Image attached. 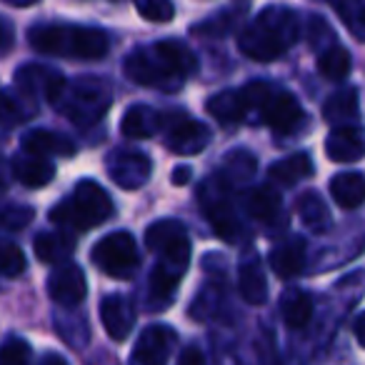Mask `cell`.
<instances>
[{"label":"cell","instance_id":"cell-1","mask_svg":"<svg viewBox=\"0 0 365 365\" xmlns=\"http://www.w3.org/2000/svg\"><path fill=\"white\" fill-rule=\"evenodd\" d=\"M123 73L143 88L175 93L198 73V61L193 51L180 41H158L128 53L123 61Z\"/></svg>","mask_w":365,"mask_h":365},{"label":"cell","instance_id":"cell-2","mask_svg":"<svg viewBox=\"0 0 365 365\" xmlns=\"http://www.w3.org/2000/svg\"><path fill=\"white\" fill-rule=\"evenodd\" d=\"M300 38V21L290 8L268 6L238 36V48L245 58L258 63H273L290 51Z\"/></svg>","mask_w":365,"mask_h":365},{"label":"cell","instance_id":"cell-3","mask_svg":"<svg viewBox=\"0 0 365 365\" xmlns=\"http://www.w3.org/2000/svg\"><path fill=\"white\" fill-rule=\"evenodd\" d=\"M33 51L56 58L101 61L110 51V38L91 26H36L28 31Z\"/></svg>","mask_w":365,"mask_h":365},{"label":"cell","instance_id":"cell-4","mask_svg":"<svg viewBox=\"0 0 365 365\" xmlns=\"http://www.w3.org/2000/svg\"><path fill=\"white\" fill-rule=\"evenodd\" d=\"M113 103V88L108 81L96 76L66 81L61 93L56 96L53 106L61 115H66L73 125L91 128L106 118Z\"/></svg>","mask_w":365,"mask_h":365},{"label":"cell","instance_id":"cell-5","mask_svg":"<svg viewBox=\"0 0 365 365\" xmlns=\"http://www.w3.org/2000/svg\"><path fill=\"white\" fill-rule=\"evenodd\" d=\"M113 215V200L96 180H81L71 198L61 200L51 210V220L61 225L63 230L73 233H86L98 228Z\"/></svg>","mask_w":365,"mask_h":365},{"label":"cell","instance_id":"cell-6","mask_svg":"<svg viewBox=\"0 0 365 365\" xmlns=\"http://www.w3.org/2000/svg\"><path fill=\"white\" fill-rule=\"evenodd\" d=\"M91 258L101 273L115 280L133 278L135 270L140 268V250H138L135 238L125 230H115L98 240Z\"/></svg>","mask_w":365,"mask_h":365},{"label":"cell","instance_id":"cell-7","mask_svg":"<svg viewBox=\"0 0 365 365\" xmlns=\"http://www.w3.org/2000/svg\"><path fill=\"white\" fill-rule=\"evenodd\" d=\"M200 203L203 213L210 220L215 235L228 243H235L240 238V218L235 213V205L230 200V185L220 175L210 178L200 188Z\"/></svg>","mask_w":365,"mask_h":365},{"label":"cell","instance_id":"cell-8","mask_svg":"<svg viewBox=\"0 0 365 365\" xmlns=\"http://www.w3.org/2000/svg\"><path fill=\"white\" fill-rule=\"evenodd\" d=\"M148 250L158 258L175 260V263H190V238L180 220H158L145 230Z\"/></svg>","mask_w":365,"mask_h":365},{"label":"cell","instance_id":"cell-9","mask_svg":"<svg viewBox=\"0 0 365 365\" xmlns=\"http://www.w3.org/2000/svg\"><path fill=\"white\" fill-rule=\"evenodd\" d=\"M258 110L260 118L270 125V130L278 133V135H290L305 120V110L300 108L298 98L288 91H273L270 88Z\"/></svg>","mask_w":365,"mask_h":365},{"label":"cell","instance_id":"cell-10","mask_svg":"<svg viewBox=\"0 0 365 365\" xmlns=\"http://www.w3.org/2000/svg\"><path fill=\"white\" fill-rule=\"evenodd\" d=\"M108 175L123 190L143 188L150 178V158L138 150H113L106 160Z\"/></svg>","mask_w":365,"mask_h":365},{"label":"cell","instance_id":"cell-11","mask_svg":"<svg viewBox=\"0 0 365 365\" xmlns=\"http://www.w3.org/2000/svg\"><path fill=\"white\" fill-rule=\"evenodd\" d=\"M188 273V265L175 263V260L158 258V265L150 273V285H148V308L153 313L170 308V303L178 295V285L180 278Z\"/></svg>","mask_w":365,"mask_h":365},{"label":"cell","instance_id":"cell-12","mask_svg":"<svg viewBox=\"0 0 365 365\" xmlns=\"http://www.w3.org/2000/svg\"><path fill=\"white\" fill-rule=\"evenodd\" d=\"M13 83H16V88L23 96L41 98V101L53 103L58 93H61V88L66 86V76L58 73L56 68L28 63V66L18 68L16 76H13Z\"/></svg>","mask_w":365,"mask_h":365},{"label":"cell","instance_id":"cell-13","mask_svg":"<svg viewBox=\"0 0 365 365\" xmlns=\"http://www.w3.org/2000/svg\"><path fill=\"white\" fill-rule=\"evenodd\" d=\"M48 293L63 308H78L88 295V280L81 265L76 263H58L48 278Z\"/></svg>","mask_w":365,"mask_h":365},{"label":"cell","instance_id":"cell-14","mask_svg":"<svg viewBox=\"0 0 365 365\" xmlns=\"http://www.w3.org/2000/svg\"><path fill=\"white\" fill-rule=\"evenodd\" d=\"M178 343V333L170 325H150L140 333L135 348L130 353L133 363L140 365H158L165 363L173 353V345Z\"/></svg>","mask_w":365,"mask_h":365},{"label":"cell","instance_id":"cell-15","mask_svg":"<svg viewBox=\"0 0 365 365\" xmlns=\"http://www.w3.org/2000/svg\"><path fill=\"white\" fill-rule=\"evenodd\" d=\"M210 128L203 125L200 120L193 118H180L175 125H170L168 130V150L175 153V155H198L208 148L210 143Z\"/></svg>","mask_w":365,"mask_h":365},{"label":"cell","instance_id":"cell-16","mask_svg":"<svg viewBox=\"0 0 365 365\" xmlns=\"http://www.w3.org/2000/svg\"><path fill=\"white\" fill-rule=\"evenodd\" d=\"M245 210L253 220L265 225H273V228H280V225H288V215L283 213V200H280V193L270 185H260V188H253L248 195H245Z\"/></svg>","mask_w":365,"mask_h":365},{"label":"cell","instance_id":"cell-17","mask_svg":"<svg viewBox=\"0 0 365 365\" xmlns=\"http://www.w3.org/2000/svg\"><path fill=\"white\" fill-rule=\"evenodd\" d=\"M135 318H138L135 308L123 295H108V298L101 300V320L106 325V333L113 340H125L133 333Z\"/></svg>","mask_w":365,"mask_h":365},{"label":"cell","instance_id":"cell-18","mask_svg":"<svg viewBox=\"0 0 365 365\" xmlns=\"http://www.w3.org/2000/svg\"><path fill=\"white\" fill-rule=\"evenodd\" d=\"M325 153L335 163H358L365 153L363 133L358 125H333L325 138Z\"/></svg>","mask_w":365,"mask_h":365},{"label":"cell","instance_id":"cell-19","mask_svg":"<svg viewBox=\"0 0 365 365\" xmlns=\"http://www.w3.org/2000/svg\"><path fill=\"white\" fill-rule=\"evenodd\" d=\"M23 153L41 158H71L76 155V145L71 138L61 135V133L43 130V128H33L21 138Z\"/></svg>","mask_w":365,"mask_h":365},{"label":"cell","instance_id":"cell-20","mask_svg":"<svg viewBox=\"0 0 365 365\" xmlns=\"http://www.w3.org/2000/svg\"><path fill=\"white\" fill-rule=\"evenodd\" d=\"M11 170H13V178H16L21 185L31 190H38V188H46L48 182L56 178V165H53L48 158H41V155H16L11 160Z\"/></svg>","mask_w":365,"mask_h":365},{"label":"cell","instance_id":"cell-21","mask_svg":"<svg viewBox=\"0 0 365 365\" xmlns=\"http://www.w3.org/2000/svg\"><path fill=\"white\" fill-rule=\"evenodd\" d=\"M270 268L283 280L298 278L305 268V240L300 235H290L270 253Z\"/></svg>","mask_w":365,"mask_h":365},{"label":"cell","instance_id":"cell-22","mask_svg":"<svg viewBox=\"0 0 365 365\" xmlns=\"http://www.w3.org/2000/svg\"><path fill=\"white\" fill-rule=\"evenodd\" d=\"M163 128V115L153 110L150 106H133L120 120V133L130 140H143V138H153Z\"/></svg>","mask_w":365,"mask_h":365},{"label":"cell","instance_id":"cell-23","mask_svg":"<svg viewBox=\"0 0 365 365\" xmlns=\"http://www.w3.org/2000/svg\"><path fill=\"white\" fill-rule=\"evenodd\" d=\"M323 118L330 125H350L360 118L358 88H343L323 103Z\"/></svg>","mask_w":365,"mask_h":365},{"label":"cell","instance_id":"cell-24","mask_svg":"<svg viewBox=\"0 0 365 365\" xmlns=\"http://www.w3.org/2000/svg\"><path fill=\"white\" fill-rule=\"evenodd\" d=\"M205 110L215 118L218 123H225V125H233V123L245 120L248 115V103L243 98V91H223L215 93V96L208 98L205 103Z\"/></svg>","mask_w":365,"mask_h":365},{"label":"cell","instance_id":"cell-25","mask_svg":"<svg viewBox=\"0 0 365 365\" xmlns=\"http://www.w3.org/2000/svg\"><path fill=\"white\" fill-rule=\"evenodd\" d=\"M238 285L240 295L248 305H263L268 300V278H265V270L258 258H250L240 265Z\"/></svg>","mask_w":365,"mask_h":365},{"label":"cell","instance_id":"cell-26","mask_svg":"<svg viewBox=\"0 0 365 365\" xmlns=\"http://www.w3.org/2000/svg\"><path fill=\"white\" fill-rule=\"evenodd\" d=\"M330 195L343 210H355L363 205L365 180L360 173H338L330 180Z\"/></svg>","mask_w":365,"mask_h":365},{"label":"cell","instance_id":"cell-27","mask_svg":"<svg viewBox=\"0 0 365 365\" xmlns=\"http://www.w3.org/2000/svg\"><path fill=\"white\" fill-rule=\"evenodd\" d=\"M313 175V160H310L308 153H293V155L283 158V160L273 163L268 170V178L278 185H295L298 180H305V178Z\"/></svg>","mask_w":365,"mask_h":365},{"label":"cell","instance_id":"cell-28","mask_svg":"<svg viewBox=\"0 0 365 365\" xmlns=\"http://www.w3.org/2000/svg\"><path fill=\"white\" fill-rule=\"evenodd\" d=\"M38 115V106L33 103L31 96H23L18 93L0 91V123L8 128L23 125V123L33 120Z\"/></svg>","mask_w":365,"mask_h":365},{"label":"cell","instance_id":"cell-29","mask_svg":"<svg viewBox=\"0 0 365 365\" xmlns=\"http://www.w3.org/2000/svg\"><path fill=\"white\" fill-rule=\"evenodd\" d=\"M280 315H283L288 328H305L310 323V318H313V300H310L308 293H303L298 288L285 290L283 298H280Z\"/></svg>","mask_w":365,"mask_h":365},{"label":"cell","instance_id":"cell-30","mask_svg":"<svg viewBox=\"0 0 365 365\" xmlns=\"http://www.w3.org/2000/svg\"><path fill=\"white\" fill-rule=\"evenodd\" d=\"M33 248H36L38 260H43V263H48V265H58L73 255L76 240L66 233H41L36 238Z\"/></svg>","mask_w":365,"mask_h":365},{"label":"cell","instance_id":"cell-31","mask_svg":"<svg viewBox=\"0 0 365 365\" xmlns=\"http://www.w3.org/2000/svg\"><path fill=\"white\" fill-rule=\"evenodd\" d=\"M255 170H258V160H255L253 153L233 150V153H228V155H225L223 173H218V175L228 182L230 188H235V185H243V182H248L250 178L255 175Z\"/></svg>","mask_w":365,"mask_h":365},{"label":"cell","instance_id":"cell-32","mask_svg":"<svg viewBox=\"0 0 365 365\" xmlns=\"http://www.w3.org/2000/svg\"><path fill=\"white\" fill-rule=\"evenodd\" d=\"M350 66H353V56H350L345 48L340 46H328L320 51L318 56V73L328 81H343L350 73Z\"/></svg>","mask_w":365,"mask_h":365},{"label":"cell","instance_id":"cell-33","mask_svg":"<svg viewBox=\"0 0 365 365\" xmlns=\"http://www.w3.org/2000/svg\"><path fill=\"white\" fill-rule=\"evenodd\" d=\"M298 215L305 225L315 230V233H323V230L330 228V213L325 208L323 198H320L315 190H308L305 195L298 198Z\"/></svg>","mask_w":365,"mask_h":365},{"label":"cell","instance_id":"cell-34","mask_svg":"<svg viewBox=\"0 0 365 365\" xmlns=\"http://www.w3.org/2000/svg\"><path fill=\"white\" fill-rule=\"evenodd\" d=\"M330 8L335 11V16L348 26V31L353 33L355 41H365V6L363 0H328Z\"/></svg>","mask_w":365,"mask_h":365},{"label":"cell","instance_id":"cell-35","mask_svg":"<svg viewBox=\"0 0 365 365\" xmlns=\"http://www.w3.org/2000/svg\"><path fill=\"white\" fill-rule=\"evenodd\" d=\"M36 210L31 205H23L18 200L0 198V228L6 230H23L26 225L33 223Z\"/></svg>","mask_w":365,"mask_h":365},{"label":"cell","instance_id":"cell-36","mask_svg":"<svg viewBox=\"0 0 365 365\" xmlns=\"http://www.w3.org/2000/svg\"><path fill=\"white\" fill-rule=\"evenodd\" d=\"M26 253L18 248L13 240H3L0 238V275L6 278H18V275L26 273Z\"/></svg>","mask_w":365,"mask_h":365},{"label":"cell","instance_id":"cell-37","mask_svg":"<svg viewBox=\"0 0 365 365\" xmlns=\"http://www.w3.org/2000/svg\"><path fill=\"white\" fill-rule=\"evenodd\" d=\"M133 3H135L138 16L150 23H170L175 16L173 0H133Z\"/></svg>","mask_w":365,"mask_h":365},{"label":"cell","instance_id":"cell-38","mask_svg":"<svg viewBox=\"0 0 365 365\" xmlns=\"http://www.w3.org/2000/svg\"><path fill=\"white\" fill-rule=\"evenodd\" d=\"M33 348L31 343L21 338H8L6 343L0 345V363L3 365H21L26 360H31Z\"/></svg>","mask_w":365,"mask_h":365},{"label":"cell","instance_id":"cell-39","mask_svg":"<svg viewBox=\"0 0 365 365\" xmlns=\"http://www.w3.org/2000/svg\"><path fill=\"white\" fill-rule=\"evenodd\" d=\"M308 41H310V46H313V51L320 53L323 48H328L335 43V33L323 18L313 16L310 18V26H308Z\"/></svg>","mask_w":365,"mask_h":365},{"label":"cell","instance_id":"cell-40","mask_svg":"<svg viewBox=\"0 0 365 365\" xmlns=\"http://www.w3.org/2000/svg\"><path fill=\"white\" fill-rule=\"evenodd\" d=\"M238 13H220V16L210 18V21L200 23V28H195V33H208V36H223L230 31V26L235 23Z\"/></svg>","mask_w":365,"mask_h":365},{"label":"cell","instance_id":"cell-41","mask_svg":"<svg viewBox=\"0 0 365 365\" xmlns=\"http://www.w3.org/2000/svg\"><path fill=\"white\" fill-rule=\"evenodd\" d=\"M13 46H16V28L8 18L0 16V56L11 53Z\"/></svg>","mask_w":365,"mask_h":365},{"label":"cell","instance_id":"cell-42","mask_svg":"<svg viewBox=\"0 0 365 365\" xmlns=\"http://www.w3.org/2000/svg\"><path fill=\"white\" fill-rule=\"evenodd\" d=\"M178 363H180V365H203L205 355L200 353L198 348H185L180 353V358H178Z\"/></svg>","mask_w":365,"mask_h":365},{"label":"cell","instance_id":"cell-43","mask_svg":"<svg viewBox=\"0 0 365 365\" xmlns=\"http://www.w3.org/2000/svg\"><path fill=\"white\" fill-rule=\"evenodd\" d=\"M190 178H193V170H190V165H178L175 170H173L170 180H173V185H185Z\"/></svg>","mask_w":365,"mask_h":365},{"label":"cell","instance_id":"cell-44","mask_svg":"<svg viewBox=\"0 0 365 365\" xmlns=\"http://www.w3.org/2000/svg\"><path fill=\"white\" fill-rule=\"evenodd\" d=\"M363 325H365V315H358V318H355V325H353V330H355V340H358V345H360V348H365V335H363Z\"/></svg>","mask_w":365,"mask_h":365},{"label":"cell","instance_id":"cell-45","mask_svg":"<svg viewBox=\"0 0 365 365\" xmlns=\"http://www.w3.org/2000/svg\"><path fill=\"white\" fill-rule=\"evenodd\" d=\"M6 3H11V6H16V8H31V6H36L38 0H6Z\"/></svg>","mask_w":365,"mask_h":365},{"label":"cell","instance_id":"cell-46","mask_svg":"<svg viewBox=\"0 0 365 365\" xmlns=\"http://www.w3.org/2000/svg\"><path fill=\"white\" fill-rule=\"evenodd\" d=\"M6 180H8V175H6V163H3V158H0V188L6 185Z\"/></svg>","mask_w":365,"mask_h":365}]
</instances>
